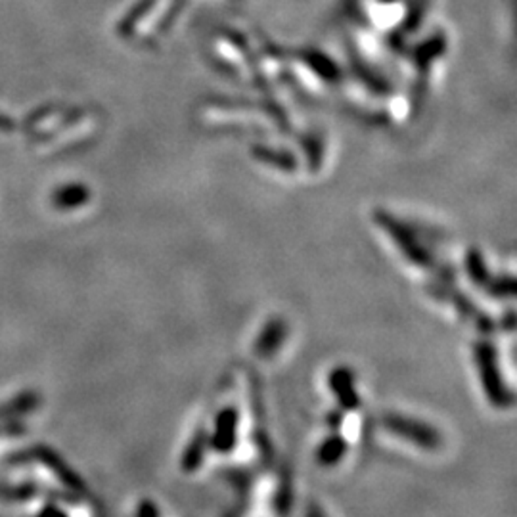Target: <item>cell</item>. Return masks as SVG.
Masks as SVG:
<instances>
[{
    "label": "cell",
    "instance_id": "obj_11",
    "mask_svg": "<svg viewBox=\"0 0 517 517\" xmlns=\"http://www.w3.org/2000/svg\"><path fill=\"white\" fill-rule=\"evenodd\" d=\"M466 272L469 276L471 282L479 288H486V284L491 282L489 267H486L485 257L479 249H468L466 254Z\"/></svg>",
    "mask_w": 517,
    "mask_h": 517
},
{
    "label": "cell",
    "instance_id": "obj_8",
    "mask_svg": "<svg viewBox=\"0 0 517 517\" xmlns=\"http://www.w3.org/2000/svg\"><path fill=\"white\" fill-rule=\"evenodd\" d=\"M288 337V326L282 318H271L264 324L257 342H255V354L261 359L274 357V354L282 349Z\"/></svg>",
    "mask_w": 517,
    "mask_h": 517
},
{
    "label": "cell",
    "instance_id": "obj_5",
    "mask_svg": "<svg viewBox=\"0 0 517 517\" xmlns=\"http://www.w3.org/2000/svg\"><path fill=\"white\" fill-rule=\"evenodd\" d=\"M240 412L234 406H227L217 414L213 433L209 435V449L218 454H230L238 442Z\"/></svg>",
    "mask_w": 517,
    "mask_h": 517
},
{
    "label": "cell",
    "instance_id": "obj_12",
    "mask_svg": "<svg viewBox=\"0 0 517 517\" xmlns=\"http://www.w3.org/2000/svg\"><path fill=\"white\" fill-rule=\"evenodd\" d=\"M88 200V190L81 184H67L60 190H56L52 196V201L60 209H76V207L83 205Z\"/></svg>",
    "mask_w": 517,
    "mask_h": 517
},
{
    "label": "cell",
    "instance_id": "obj_10",
    "mask_svg": "<svg viewBox=\"0 0 517 517\" xmlns=\"http://www.w3.org/2000/svg\"><path fill=\"white\" fill-rule=\"evenodd\" d=\"M347 449H349L347 439L342 433L334 432L332 435H328L318 445V449H316V462L322 468H332V466H335V464H339V462L343 460L345 454H347Z\"/></svg>",
    "mask_w": 517,
    "mask_h": 517
},
{
    "label": "cell",
    "instance_id": "obj_13",
    "mask_svg": "<svg viewBox=\"0 0 517 517\" xmlns=\"http://www.w3.org/2000/svg\"><path fill=\"white\" fill-rule=\"evenodd\" d=\"M485 291H489L493 298L496 299H512L515 288H513V278L512 276H500V278H491V282L486 284Z\"/></svg>",
    "mask_w": 517,
    "mask_h": 517
},
{
    "label": "cell",
    "instance_id": "obj_15",
    "mask_svg": "<svg viewBox=\"0 0 517 517\" xmlns=\"http://www.w3.org/2000/svg\"><path fill=\"white\" fill-rule=\"evenodd\" d=\"M137 517H159V508L154 504L152 500H144L138 506Z\"/></svg>",
    "mask_w": 517,
    "mask_h": 517
},
{
    "label": "cell",
    "instance_id": "obj_6",
    "mask_svg": "<svg viewBox=\"0 0 517 517\" xmlns=\"http://www.w3.org/2000/svg\"><path fill=\"white\" fill-rule=\"evenodd\" d=\"M328 388L343 412H352L361 406V397L354 388V374L347 366H337L328 376Z\"/></svg>",
    "mask_w": 517,
    "mask_h": 517
},
{
    "label": "cell",
    "instance_id": "obj_16",
    "mask_svg": "<svg viewBox=\"0 0 517 517\" xmlns=\"http://www.w3.org/2000/svg\"><path fill=\"white\" fill-rule=\"evenodd\" d=\"M305 517H328V515L324 513V510H322L320 506H316V504H310V506L307 508V513H305Z\"/></svg>",
    "mask_w": 517,
    "mask_h": 517
},
{
    "label": "cell",
    "instance_id": "obj_3",
    "mask_svg": "<svg viewBox=\"0 0 517 517\" xmlns=\"http://www.w3.org/2000/svg\"><path fill=\"white\" fill-rule=\"evenodd\" d=\"M383 427L395 437L403 439L406 442H412L414 447H420L425 450H437L442 442L441 433L435 430L433 425L425 423L418 418L405 416V414L398 412H389L381 420Z\"/></svg>",
    "mask_w": 517,
    "mask_h": 517
},
{
    "label": "cell",
    "instance_id": "obj_14",
    "mask_svg": "<svg viewBox=\"0 0 517 517\" xmlns=\"http://www.w3.org/2000/svg\"><path fill=\"white\" fill-rule=\"evenodd\" d=\"M326 425L332 432H339L343 425V410H332L326 416Z\"/></svg>",
    "mask_w": 517,
    "mask_h": 517
},
{
    "label": "cell",
    "instance_id": "obj_4",
    "mask_svg": "<svg viewBox=\"0 0 517 517\" xmlns=\"http://www.w3.org/2000/svg\"><path fill=\"white\" fill-rule=\"evenodd\" d=\"M427 291H430L439 301L450 303L464 318L474 322L479 332L486 335H491L495 332V320L489 315L481 313V308L476 303H471V299H468L462 291L454 290L450 282H435L433 286L427 288Z\"/></svg>",
    "mask_w": 517,
    "mask_h": 517
},
{
    "label": "cell",
    "instance_id": "obj_2",
    "mask_svg": "<svg viewBox=\"0 0 517 517\" xmlns=\"http://www.w3.org/2000/svg\"><path fill=\"white\" fill-rule=\"evenodd\" d=\"M474 354L485 397L489 398V403L498 410L510 408L513 403V395L504 379V374H502L495 343L491 339H479L474 345Z\"/></svg>",
    "mask_w": 517,
    "mask_h": 517
},
{
    "label": "cell",
    "instance_id": "obj_1",
    "mask_svg": "<svg viewBox=\"0 0 517 517\" xmlns=\"http://www.w3.org/2000/svg\"><path fill=\"white\" fill-rule=\"evenodd\" d=\"M374 220H376V225L389 236V240L398 247V251H401L403 257L406 261H410L414 267L433 272L441 280V282H450L454 274L449 271V267H445V264L439 263L437 259H433V255L430 254V251H427L418 242L416 236H414L410 232V228L405 227L401 220L391 217L386 211H376Z\"/></svg>",
    "mask_w": 517,
    "mask_h": 517
},
{
    "label": "cell",
    "instance_id": "obj_7",
    "mask_svg": "<svg viewBox=\"0 0 517 517\" xmlns=\"http://www.w3.org/2000/svg\"><path fill=\"white\" fill-rule=\"evenodd\" d=\"M298 66L305 69L307 77L318 81L316 86H332V83L339 79V71L335 66L320 52H301L298 56Z\"/></svg>",
    "mask_w": 517,
    "mask_h": 517
},
{
    "label": "cell",
    "instance_id": "obj_9",
    "mask_svg": "<svg viewBox=\"0 0 517 517\" xmlns=\"http://www.w3.org/2000/svg\"><path fill=\"white\" fill-rule=\"evenodd\" d=\"M207 450H209V433H207L203 427H200L194 437L190 439L181 458L183 471H186V474H194V471H198Z\"/></svg>",
    "mask_w": 517,
    "mask_h": 517
}]
</instances>
